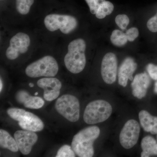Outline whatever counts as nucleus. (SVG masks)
Here are the masks:
<instances>
[{
  "instance_id": "f257e3e1",
  "label": "nucleus",
  "mask_w": 157,
  "mask_h": 157,
  "mask_svg": "<svg viewBox=\"0 0 157 157\" xmlns=\"http://www.w3.org/2000/svg\"><path fill=\"white\" fill-rule=\"evenodd\" d=\"M86 42L82 38L74 39L69 43L64 62L68 71L73 74L81 73L86 64Z\"/></svg>"
},
{
  "instance_id": "f03ea898",
  "label": "nucleus",
  "mask_w": 157,
  "mask_h": 157,
  "mask_svg": "<svg viewBox=\"0 0 157 157\" xmlns=\"http://www.w3.org/2000/svg\"><path fill=\"white\" fill-rule=\"evenodd\" d=\"M100 134V129L96 126L85 128L78 132L71 144L75 154L80 157H93L94 153L93 144Z\"/></svg>"
},
{
  "instance_id": "7ed1b4c3",
  "label": "nucleus",
  "mask_w": 157,
  "mask_h": 157,
  "mask_svg": "<svg viewBox=\"0 0 157 157\" xmlns=\"http://www.w3.org/2000/svg\"><path fill=\"white\" fill-rule=\"evenodd\" d=\"M44 26L48 32H59L64 35H69L77 29L78 21L71 14L52 13L47 14L43 20Z\"/></svg>"
},
{
  "instance_id": "20e7f679",
  "label": "nucleus",
  "mask_w": 157,
  "mask_h": 157,
  "mask_svg": "<svg viewBox=\"0 0 157 157\" xmlns=\"http://www.w3.org/2000/svg\"><path fill=\"white\" fill-rule=\"evenodd\" d=\"M59 71L56 60L51 56H45L30 64L26 68V75L31 78L54 77Z\"/></svg>"
},
{
  "instance_id": "39448f33",
  "label": "nucleus",
  "mask_w": 157,
  "mask_h": 157,
  "mask_svg": "<svg viewBox=\"0 0 157 157\" xmlns=\"http://www.w3.org/2000/svg\"><path fill=\"white\" fill-rule=\"evenodd\" d=\"M112 110V106L107 101L101 100L92 101L86 107L83 120L89 124L103 122L109 118Z\"/></svg>"
},
{
  "instance_id": "423d86ee",
  "label": "nucleus",
  "mask_w": 157,
  "mask_h": 157,
  "mask_svg": "<svg viewBox=\"0 0 157 157\" xmlns=\"http://www.w3.org/2000/svg\"><path fill=\"white\" fill-rule=\"evenodd\" d=\"M31 38L24 32H18L11 37L6 50V56L10 60H14L29 50L31 45Z\"/></svg>"
},
{
  "instance_id": "0eeeda50",
  "label": "nucleus",
  "mask_w": 157,
  "mask_h": 157,
  "mask_svg": "<svg viewBox=\"0 0 157 157\" xmlns=\"http://www.w3.org/2000/svg\"><path fill=\"white\" fill-rule=\"evenodd\" d=\"M55 108L59 114L70 122H75L79 119L80 106L75 96L65 94L60 97L56 102Z\"/></svg>"
},
{
  "instance_id": "6e6552de",
  "label": "nucleus",
  "mask_w": 157,
  "mask_h": 157,
  "mask_svg": "<svg viewBox=\"0 0 157 157\" xmlns=\"http://www.w3.org/2000/svg\"><path fill=\"white\" fill-rule=\"evenodd\" d=\"M140 132V125L137 121L135 120L128 121L120 135V142L121 146L127 149L132 148L137 143Z\"/></svg>"
},
{
  "instance_id": "1a4fd4ad",
  "label": "nucleus",
  "mask_w": 157,
  "mask_h": 157,
  "mask_svg": "<svg viewBox=\"0 0 157 157\" xmlns=\"http://www.w3.org/2000/svg\"><path fill=\"white\" fill-rule=\"evenodd\" d=\"M117 58L115 54L108 52L102 59L101 73L104 81L108 84L114 83L117 75Z\"/></svg>"
},
{
  "instance_id": "9d476101",
  "label": "nucleus",
  "mask_w": 157,
  "mask_h": 157,
  "mask_svg": "<svg viewBox=\"0 0 157 157\" xmlns=\"http://www.w3.org/2000/svg\"><path fill=\"white\" fill-rule=\"evenodd\" d=\"M37 85L44 90L43 96L46 101H53L59 95L62 83L57 78L45 77L40 78L37 81Z\"/></svg>"
},
{
  "instance_id": "9b49d317",
  "label": "nucleus",
  "mask_w": 157,
  "mask_h": 157,
  "mask_svg": "<svg viewBox=\"0 0 157 157\" xmlns=\"http://www.w3.org/2000/svg\"><path fill=\"white\" fill-rule=\"evenodd\" d=\"M16 140L20 151L23 155H29L32 147L38 140V136L35 132L31 131H17L14 133Z\"/></svg>"
},
{
  "instance_id": "f8f14e48",
  "label": "nucleus",
  "mask_w": 157,
  "mask_h": 157,
  "mask_svg": "<svg viewBox=\"0 0 157 157\" xmlns=\"http://www.w3.org/2000/svg\"><path fill=\"white\" fill-rule=\"evenodd\" d=\"M137 64L134 59L127 57L120 67L118 72V83L121 86L126 87L128 79L133 81V75L137 69Z\"/></svg>"
},
{
  "instance_id": "ddd939ff",
  "label": "nucleus",
  "mask_w": 157,
  "mask_h": 157,
  "mask_svg": "<svg viewBox=\"0 0 157 157\" xmlns=\"http://www.w3.org/2000/svg\"><path fill=\"white\" fill-rule=\"evenodd\" d=\"M150 83L151 79L147 73H143L137 74L131 84L132 94L138 99L144 98Z\"/></svg>"
},
{
  "instance_id": "4468645a",
  "label": "nucleus",
  "mask_w": 157,
  "mask_h": 157,
  "mask_svg": "<svg viewBox=\"0 0 157 157\" xmlns=\"http://www.w3.org/2000/svg\"><path fill=\"white\" fill-rule=\"evenodd\" d=\"M18 125L23 130L38 132L42 131L44 128L42 121L36 115L32 113L26 111Z\"/></svg>"
},
{
  "instance_id": "2eb2a0df",
  "label": "nucleus",
  "mask_w": 157,
  "mask_h": 157,
  "mask_svg": "<svg viewBox=\"0 0 157 157\" xmlns=\"http://www.w3.org/2000/svg\"><path fill=\"white\" fill-rule=\"evenodd\" d=\"M15 99L20 104H22L26 108L32 109H39L44 106L45 102L42 98L30 95L28 92L21 90L16 94Z\"/></svg>"
},
{
  "instance_id": "dca6fc26",
  "label": "nucleus",
  "mask_w": 157,
  "mask_h": 157,
  "mask_svg": "<svg viewBox=\"0 0 157 157\" xmlns=\"http://www.w3.org/2000/svg\"><path fill=\"white\" fill-rule=\"evenodd\" d=\"M139 119L144 131L150 132L152 135L157 134V117L151 115L146 110H142L139 112Z\"/></svg>"
},
{
  "instance_id": "f3484780",
  "label": "nucleus",
  "mask_w": 157,
  "mask_h": 157,
  "mask_svg": "<svg viewBox=\"0 0 157 157\" xmlns=\"http://www.w3.org/2000/svg\"><path fill=\"white\" fill-rule=\"evenodd\" d=\"M141 157L157 155V142L153 137L148 135L144 137L141 141Z\"/></svg>"
},
{
  "instance_id": "a211bd4d",
  "label": "nucleus",
  "mask_w": 157,
  "mask_h": 157,
  "mask_svg": "<svg viewBox=\"0 0 157 157\" xmlns=\"http://www.w3.org/2000/svg\"><path fill=\"white\" fill-rule=\"evenodd\" d=\"M0 146L13 152H17L19 150L15 139L11 137L9 132L3 129L0 130Z\"/></svg>"
},
{
  "instance_id": "6ab92c4d",
  "label": "nucleus",
  "mask_w": 157,
  "mask_h": 157,
  "mask_svg": "<svg viewBox=\"0 0 157 157\" xmlns=\"http://www.w3.org/2000/svg\"><path fill=\"white\" fill-rule=\"evenodd\" d=\"M36 0H14V8L16 13L21 16L28 15L33 7Z\"/></svg>"
},
{
  "instance_id": "aec40b11",
  "label": "nucleus",
  "mask_w": 157,
  "mask_h": 157,
  "mask_svg": "<svg viewBox=\"0 0 157 157\" xmlns=\"http://www.w3.org/2000/svg\"><path fill=\"white\" fill-rule=\"evenodd\" d=\"M110 39L111 43L118 47L124 46L128 41L126 34L122 31L118 29L113 31Z\"/></svg>"
},
{
  "instance_id": "412c9836",
  "label": "nucleus",
  "mask_w": 157,
  "mask_h": 157,
  "mask_svg": "<svg viewBox=\"0 0 157 157\" xmlns=\"http://www.w3.org/2000/svg\"><path fill=\"white\" fill-rule=\"evenodd\" d=\"M114 9L113 4L109 1H105L102 3L97 13L96 17L98 19H103L112 13Z\"/></svg>"
},
{
  "instance_id": "4be33fe9",
  "label": "nucleus",
  "mask_w": 157,
  "mask_h": 157,
  "mask_svg": "<svg viewBox=\"0 0 157 157\" xmlns=\"http://www.w3.org/2000/svg\"><path fill=\"white\" fill-rule=\"evenodd\" d=\"M25 109L17 108H11L8 109L7 113L11 118L19 122L25 114Z\"/></svg>"
},
{
  "instance_id": "5701e85b",
  "label": "nucleus",
  "mask_w": 157,
  "mask_h": 157,
  "mask_svg": "<svg viewBox=\"0 0 157 157\" xmlns=\"http://www.w3.org/2000/svg\"><path fill=\"white\" fill-rule=\"evenodd\" d=\"M76 156L75 153L71 148V146L68 145H64L61 147L58 151L56 157H74Z\"/></svg>"
},
{
  "instance_id": "b1692460",
  "label": "nucleus",
  "mask_w": 157,
  "mask_h": 157,
  "mask_svg": "<svg viewBox=\"0 0 157 157\" xmlns=\"http://www.w3.org/2000/svg\"><path fill=\"white\" fill-rule=\"evenodd\" d=\"M115 21L121 29L124 30L129 25L130 20L126 14H119L116 17Z\"/></svg>"
},
{
  "instance_id": "393cba45",
  "label": "nucleus",
  "mask_w": 157,
  "mask_h": 157,
  "mask_svg": "<svg viewBox=\"0 0 157 157\" xmlns=\"http://www.w3.org/2000/svg\"><path fill=\"white\" fill-rule=\"evenodd\" d=\"M106 0H85L92 14L95 15L102 3Z\"/></svg>"
},
{
  "instance_id": "a878e982",
  "label": "nucleus",
  "mask_w": 157,
  "mask_h": 157,
  "mask_svg": "<svg viewBox=\"0 0 157 157\" xmlns=\"http://www.w3.org/2000/svg\"><path fill=\"white\" fill-rule=\"evenodd\" d=\"M127 39L129 42H133L139 36V31L136 27L129 29L126 33Z\"/></svg>"
},
{
  "instance_id": "bb28decb",
  "label": "nucleus",
  "mask_w": 157,
  "mask_h": 157,
  "mask_svg": "<svg viewBox=\"0 0 157 157\" xmlns=\"http://www.w3.org/2000/svg\"><path fill=\"white\" fill-rule=\"evenodd\" d=\"M147 26L149 30L152 33H157V11L154 16L148 20Z\"/></svg>"
},
{
  "instance_id": "cd10ccee",
  "label": "nucleus",
  "mask_w": 157,
  "mask_h": 157,
  "mask_svg": "<svg viewBox=\"0 0 157 157\" xmlns=\"http://www.w3.org/2000/svg\"><path fill=\"white\" fill-rule=\"evenodd\" d=\"M150 77L154 80H157V65L150 63L146 67Z\"/></svg>"
},
{
  "instance_id": "c85d7f7f",
  "label": "nucleus",
  "mask_w": 157,
  "mask_h": 157,
  "mask_svg": "<svg viewBox=\"0 0 157 157\" xmlns=\"http://www.w3.org/2000/svg\"><path fill=\"white\" fill-rule=\"evenodd\" d=\"M3 88V83L2 81V78L0 79V92L2 91V89Z\"/></svg>"
},
{
  "instance_id": "c756f323",
  "label": "nucleus",
  "mask_w": 157,
  "mask_h": 157,
  "mask_svg": "<svg viewBox=\"0 0 157 157\" xmlns=\"http://www.w3.org/2000/svg\"><path fill=\"white\" fill-rule=\"evenodd\" d=\"M154 92L155 93L157 94V80L155 84Z\"/></svg>"
},
{
  "instance_id": "7c9ffc66",
  "label": "nucleus",
  "mask_w": 157,
  "mask_h": 157,
  "mask_svg": "<svg viewBox=\"0 0 157 157\" xmlns=\"http://www.w3.org/2000/svg\"><path fill=\"white\" fill-rule=\"evenodd\" d=\"M29 85L30 87H33V86H34V85L32 83H29Z\"/></svg>"
},
{
  "instance_id": "2f4dec72",
  "label": "nucleus",
  "mask_w": 157,
  "mask_h": 157,
  "mask_svg": "<svg viewBox=\"0 0 157 157\" xmlns=\"http://www.w3.org/2000/svg\"><path fill=\"white\" fill-rule=\"evenodd\" d=\"M38 94V92H36V94H35V96H36Z\"/></svg>"
},
{
  "instance_id": "473e14b6",
  "label": "nucleus",
  "mask_w": 157,
  "mask_h": 157,
  "mask_svg": "<svg viewBox=\"0 0 157 157\" xmlns=\"http://www.w3.org/2000/svg\"><path fill=\"white\" fill-rule=\"evenodd\" d=\"M1 1V2H3V1H6V0H0Z\"/></svg>"
}]
</instances>
